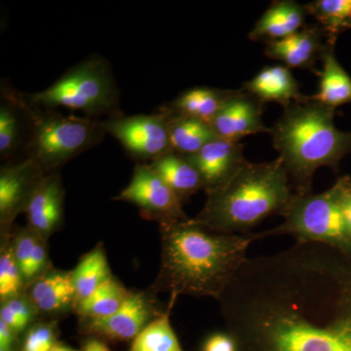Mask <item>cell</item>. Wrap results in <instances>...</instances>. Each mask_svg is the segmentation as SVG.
I'll return each instance as SVG.
<instances>
[{"mask_svg": "<svg viewBox=\"0 0 351 351\" xmlns=\"http://www.w3.org/2000/svg\"><path fill=\"white\" fill-rule=\"evenodd\" d=\"M218 302L237 351H351V255L329 245L247 258Z\"/></svg>", "mask_w": 351, "mask_h": 351, "instance_id": "cell-1", "label": "cell"}, {"mask_svg": "<svg viewBox=\"0 0 351 351\" xmlns=\"http://www.w3.org/2000/svg\"><path fill=\"white\" fill-rule=\"evenodd\" d=\"M160 226V269L156 289L181 295L211 297L219 301L247 260V250L257 233L221 234L193 219Z\"/></svg>", "mask_w": 351, "mask_h": 351, "instance_id": "cell-2", "label": "cell"}, {"mask_svg": "<svg viewBox=\"0 0 351 351\" xmlns=\"http://www.w3.org/2000/svg\"><path fill=\"white\" fill-rule=\"evenodd\" d=\"M282 117L270 129L297 195L313 193L314 173L323 166L338 171L343 157L351 154V132L339 131L334 123L336 110L311 97L284 108Z\"/></svg>", "mask_w": 351, "mask_h": 351, "instance_id": "cell-3", "label": "cell"}, {"mask_svg": "<svg viewBox=\"0 0 351 351\" xmlns=\"http://www.w3.org/2000/svg\"><path fill=\"white\" fill-rule=\"evenodd\" d=\"M295 193L281 159L246 163L221 188L207 191L195 221L212 232L247 234L271 215L287 209Z\"/></svg>", "mask_w": 351, "mask_h": 351, "instance_id": "cell-4", "label": "cell"}, {"mask_svg": "<svg viewBox=\"0 0 351 351\" xmlns=\"http://www.w3.org/2000/svg\"><path fill=\"white\" fill-rule=\"evenodd\" d=\"M1 97L17 106L24 114L29 129L25 157L46 174L59 171L71 159L93 149L107 135L101 120L38 107L9 82H1Z\"/></svg>", "mask_w": 351, "mask_h": 351, "instance_id": "cell-5", "label": "cell"}, {"mask_svg": "<svg viewBox=\"0 0 351 351\" xmlns=\"http://www.w3.org/2000/svg\"><path fill=\"white\" fill-rule=\"evenodd\" d=\"M25 97L38 107L69 108L89 119L104 120L123 113L112 66L98 54L76 64L51 86Z\"/></svg>", "mask_w": 351, "mask_h": 351, "instance_id": "cell-6", "label": "cell"}, {"mask_svg": "<svg viewBox=\"0 0 351 351\" xmlns=\"http://www.w3.org/2000/svg\"><path fill=\"white\" fill-rule=\"evenodd\" d=\"M280 226L258 232V239L290 234L297 241L329 245L351 255V235L346 230L336 191L319 193H294Z\"/></svg>", "mask_w": 351, "mask_h": 351, "instance_id": "cell-7", "label": "cell"}, {"mask_svg": "<svg viewBox=\"0 0 351 351\" xmlns=\"http://www.w3.org/2000/svg\"><path fill=\"white\" fill-rule=\"evenodd\" d=\"M107 135L117 138L138 164H149L173 152L167 114H122L101 120Z\"/></svg>", "mask_w": 351, "mask_h": 351, "instance_id": "cell-8", "label": "cell"}, {"mask_svg": "<svg viewBox=\"0 0 351 351\" xmlns=\"http://www.w3.org/2000/svg\"><path fill=\"white\" fill-rule=\"evenodd\" d=\"M115 200L136 205L144 218L154 219L159 225L189 219L181 200L149 164L136 165L130 182Z\"/></svg>", "mask_w": 351, "mask_h": 351, "instance_id": "cell-9", "label": "cell"}, {"mask_svg": "<svg viewBox=\"0 0 351 351\" xmlns=\"http://www.w3.org/2000/svg\"><path fill=\"white\" fill-rule=\"evenodd\" d=\"M46 175L34 161L23 160L2 166L0 170V223L6 232L14 219L25 211L38 182Z\"/></svg>", "mask_w": 351, "mask_h": 351, "instance_id": "cell-10", "label": "cell"}, {"mask_svg": "<svg viewBox=\"0 0 351 351\" xmlns=\"http://www.w3.org/2000/svg\"><path fill=\"white\" fill-rule=\"evenodd\" d=\"M158 313L151 298L145 293H131L121 306L108 317L85 320L88 332L115 341L134 339Z\"/></svg>", "mask_w": 351, "mask_h": 351, "instance_id": "cell-11", "label": "cell"}, {"mask_svg": "<svg viewBox=\"0 0 351 351\" xmlns=\"http://www.w3.org/2000/svg\"><path fill=\"white\" fill-rule=\"evenodd\" d=\"M263 104L245 91L234 90L211 126L219 138L239 142L242 138L258 133H270L263 122Z\"/></svg>", "mask_w": 351, "mask_h": 351, "instance_id": "cell-12", "label": "cell"}, {"mask_svg": "<svg viewBox=\"0 0 351 351\" xmlns=\"http://www.w3.org/2000/svg\"><path fill=\"white\" fill-rule=\"evenodd\" d=\"M324 32L318 24L306 25L299 32L265 46V55L277 60L289 69H302L313 71L316 75L319 71L315 64L321 60L323 53L329 47Z\"/></svg>", "mask_w": 351, "mask_h": 351, "instance_id": "cell-13", "label": "cell"}, {"mask_svg": "<svg viewBox=\"0 0 351 351\" xmlns=\"http://www.w3.org/2000/svg\"><path fill=\"white\" fill-rule=\"evenodd\" d=\"M184 157L199 172L206 193L226 184L247 161L240 142L221 138L204 145L196 154Z\"/></svg>", "mask_w": 351, "mask_h": 351, "instance_id": "cell-14", "label": "cell"}, {"mask_svg": "<svg viewBox=\"0 0 351 351\" xmlns=\"http://www.w3.org/2000/svg\"><path fill=\"white\" fill-rule=\"evenodd\" d=\"M64 191L59 171L44 176L29 198L25 213L29 228L43 239L56 232L64 213Z\"/></svg>", "mask_w": 351, "mask_h": 351, "instance_id": "cell-15", "label": "cell"}, {"mask_svg": "<svg viewBox=\"0 0 351 351\" xmlns=\"http://www.w3.org/2000/svg\"><path fill=\"white\" fill-rule=\"evenodd\" d=\"M306 7L294 0L272 2L254 25L249 38L267 44L288 38L306 25Z\"/></svg>", "mask_w": 351, "mask_h": 351, "instance_id": "cell-16", "label": "cell"}, {"mask_svg": "<svg viewBox=\"0 0 351 351\" xmlns=\"http://www.w3.org/2000/svg\"><path fill=\"white\" fill-rule=\"evenodd\" d=\"M243 90L253 95L263 105L269 101L280 104L284 108L295 101L306 100L300 91L299 82L290 69L282 64L267 66L243 84Z\"/></svg>", "mask_w": 351, "mask_h": 351, "instance_id": "cell-17", "label": "cell"}, {"mask_svg": "<svg viewBox=\"0 0 351 351\" xmlns=\"http://www.w3.org/2000/svg\"><path fill=\"white\" fill-rule=\"evenodd\" d=\"M32 284L29 298L41 313H60L76 301L71 272H45Z\"/></svg>", "mask_w": 351, "mask_h": 351, "instance_id": "cell-18", "label": "cell"}, {"mask_svg": "<svg viewBox=\"0 0 351 351\" xmlns=\"http://www.w3.org/2000/svg\"><path fill=\"white\" fill-rule=\"evenodd\" d=\"M234 90L195 87L182 92L177 98L160 108L177 114L188 115L211 124Z\"/></svg>", "mask_w": 351, "mask_h": 351, "instance_id": "cell-19", "label": "cell"}, {"mask_svg": "<svg viewBox=\"0 0 351 351\" xmlns=\"http://www.w3.org/2000/svg\"><path fill=\"white\" fill-rule=\"evenodd\" d=\"M182 203L204 189V182L197 169L186 157L171 152L149 163Z\"/></svg>", "mask_w": 351, "mask_h": 351, "instance_id": "cell-20", "label": "cell"}, {"mask_svg": "<svg viewBox=\"0 0 351 351\" xmlns=\"http://www.w3.org/2000/svg\"><path fill=\"white\" fill-rule=\"evenodd\" d=\"M159 110L167 114L171 145L175 154L191 156L212 141L219 138L211 124L203 120L170 112L162 108Z\"/></svg>", "mask_w": 351, "mask_h": 351, "instance_id": "cell-21", "label": "cell"}, {"mask_svg": "<svg viewBox=\"0 0 351 351\" xmlns=\"http://www.w3.org/2000/svg\"><path fill=\"white\" fill-rule=\"evenodd\" d=\"M335 46L323 53L322 71H319L318 92L311 98L322 105L334 108L351 103V77L335 56Z\"/></svg>", "mask_w": 351, "mask_h": 351, "instance_id": "cell-22", "label": "cell"}, {"mask_svg": "<svg viewBox=\"0 0 351 351\" xmlns=\"http://www.w3.org/2000/svg\"><path fill=\"white\" fill-rule=\"evenodd\" d=\"M112 276L105 251L101 246H97L82 258L71 272L75 289V304L89 297Z\"/></svg>", "mask_w": 351, "mask_h": 351, "instance_id": "cell-23", "label": "cell"}, {"mask_svg": "<svg viewBox=\"0 0 351 351\" xmlns=\"http://www.w3.org/2000/svg\"><path fill=\"white\" fill-rule=\"evenodd\" d=\"M304 7L317 21L330 45L335 46L339 34L351 29V0H315Z\"/></svg>", "mask_w": 351, "mask_h": 351, "instance_id": "cell-24", "label": "cell"}, {"mask_svg": "<svg viewBox=\"0 0 351 351\" xmlns=\"http://www.w3.org/2000/svg\"><path fill=\"white\" fill-rule=\"evenodd\" d=\"M130 294L112 276L86 299L76 302V311L85 320L108 317L123 304Z\"/></svg>", "mask_w": 351, "mask_h": 351, "instance_id": "cell-25", "label": "cell"}, {"mask_svg": "<svg viewBox=\"0 0 351 351\" xmlns=\"http://www.w3.org/2000/svg\"><path fill=\"white\" fill-rule=\"evenodd\" d=\"M177 300L170 298L166 311L159 314L133 339L129 351H184L170 322Z\"/></svg>", "mask_w": 351, "mask_h": 351, "instance_id": "cell-26", "label": "cell"}, {"mask_svg": "<svg viewBox=\"0 0 351 351\" xmlns=\"http://www.w3.org/2000/svg\"><path fill=\"white\" fill-rule=\"evenodd\" d=\"M25 119L17 106L1 99L0 105V158H11L17 154L22 142L23 124Z\"/></svg>", "mask_w": 351, "mask_h": 351, "instance_id": "cell-27", "label": "cell"}, {"mask_svg": "<svg viewBox=\"0 0 351 351\" xmlns=\"http://www.w3.org/2000/svg\"><path fill=\"white\" fill-rule=\"evenodd\" d=\"M38 313L29 297L19 295L2 302L0 320L18 334L31 324Z\"/></svg>", "mask_w": 351, "mask_h": 351, "instance_id": "cell-28", "label": "cell"}, {"mask_svg": "<svg viewBox=\"0 0 351 351\" xmlns=\"http://www.w3.org/2000/svg\"><path fill=\"white\" fill-rule=\"evenodd\" d=\"M24 278L19 265L16 262L12 247H2L0 256V299L1 302L16 295H22Z\"/></svg>", "mask_w": 351, "mask_h": 351, "instance_id": "cell-29", "label": "cell"}, {"mask_svg": "<svg viewBox=\"0 0 351 351\" xmlns=\"http://www.w3.org/2000/svg\"><path fill=\"white\" fill-rule=\"evenodd\" d=\"M56 345L55 327L52 324H38L27 332L23 351H51Z\"/></svg>", "mask_w": 351, "mask_h": 351, "instance_id": "cell-30", "label": "cell"}, {"mask_svg": "<svg viewBox=\"0 0 351 351\" xmlns=\"http://www.w3.org/2000/svg\"><path fill=\"white\" fill-rule=\"evenodd\" d=\"M332 188L336 191L346 230L351 235V178L348 175L339 177Z\"/></svg>", "mask_w": 351, "mask_h": 351, "instance_id": "cell-31", "label": "cell"}, {"mask_svg": "<svg viewBox=\"0 0 351 351\" xmlns=\"http://www.w3.org/2000/svg\"><path fill=\"white\" fill-rule=\"evenodd\" d=\"M202 351H237V345L230 332L210 335L202 346Z\"/></svg>", "mask_w": 351, "mask_h": 351, "instance_id": "cell-32", "label": "cell"}, {"mask_svg": "<svg viewBox=\"0 0 351 351\" xmlns=\"http://www.w3.org/2000/svg\"><path fill=\"white\" fill-rule=\"evenodd\" d=\"M17 332L13 331L6 323L0 320V350L14 351Z\"/></svg>", "mask_w": 351, "mask_h": 351, "instance_id": "cell-33", "label": "cell"}, {"mask_svg": "<svg viewBox=\"0 0 351 351\" xmlns=\"http://www.w3.org/2000/svg\"><path fill=\"white\" fill-rule=\"evenodd\" d=\"M82 351H110L108 346L97 339H88L83 346Z\"/></svg>", "mask_w": 351, "mask_h": 351, "instance_id": "cell-34", "label": "cell"}, {"mask_svg": "<svg viewBox=\"0 0 351 351\" xmlns=\"http://www.w3.org/2000/svg\"><path fill=\"white\" fill-rule=\"evenodd\" d=\"M51 351H77L73 350V348H69V346L60 345V343H57L56 346L53 348V350Z\"/></svg>", "mask_w": 351, "mask_h": 351, "instance_id": "cell-35", "label": "cell"}, {"mask_svg": "<svg viewBox=\"0 0 351 351\" xmlns=\"http://www.w3.org/2000/svg\"><path fill=\"white\" fill-rule=\"evenodd\" d=\"M0 351H5V350H0Z\"/></svg>", "mask_w": 351, "mask_h": 351, "instance_id": "cell-36", "label": "cell"}]
</instances>
